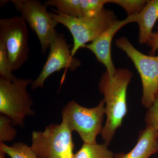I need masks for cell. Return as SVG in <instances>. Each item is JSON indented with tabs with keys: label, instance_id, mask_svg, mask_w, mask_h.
<instances>
[{
	"label": "cell",
	"instance_id": "1",
	"mask_svg": "<svg viewBox=\"0 0 158 158\" xmlns=\"http://www.w3.org/2000/svg\"><path fill=\"white\" fill-rule=\"evenodd\" d=\"M133 76L128 69L119 68L113 76L106 71L99 82L98 90L104 96L106 116L101 135L105 144L108 146L127 113V91Z\"/></svg>",
	"mask_w": 158,
	"mask_h": 158
},
{
	"label": "cell",
	"instance_id": "2",
	"mask_svg": "<svg viewBox=\"0 0 158 158\" xmlns=\"http://www.w3.org/2000/svg\"><path fill=\"white\" fill-rule=\"evenodd\" d=\"M49 12L51 16L70 31L73 39L71 55L74 56L78 50L83 48L87 43L93 42L117 20L112 10L104 9L94 17H73L62 14L56 9Z\"/></svg>",
	"mask_w": 158,
	"mask_h": 158
},
{
	"label": "cell",
	"instance_id": "3",
	"mask_svg": "<svg viewBox=\"0 0 158 158\" xmlns=\"http://www.w3.org/2000/svg\"><path fill=\"white\" fill-rule=\"evenodd\" d=\"M60 124H51L42 131L32 132L31 149L38 158H73L72 132L67 119L62 116Z\"/></svg>",
	"mask_w": 158,
	"mask_h": 158
},
{
	"label": "cell",
	"instance_id": "4",
	"mask_svg": "<svg viewBox=\"0 0 158 158\" xmlns=\"http://www.w3.org/2000/svg\"><path fill=\"white\" fill-rule=\"evenodd\" d=\"M33 81L16 77L11 81L0 79V113L11 118L13 125L24 127L26 117L35 115L27 89Z\"/></svg>",
	"mask_w": 158,
	"mask_h": 158
},
{
	"label": "cell",
	"instance_id": "5",
	"mask_svg": "<svg viewBox=\"0 0 158 158\" xmlns=\"http://www.w3.org/2000/svg\"><path fill=\"white\" fill-rule=\"evenodd\" d=\"M105 105L102 99L96 106L86 108L73 100L63 108L62 116H65L71 131L77 132L84 143L95 144L97 136L101 135L103 127Z\"/></svg>",
	"mask_w": 158,
	"mask_h": 158
},
{
	"label": "cell",
	"instance_id": "6",
	"mask_svg": "<svg viewBox=\"0 0 158 158\" xmlns=\"http://www.w3.org/2000/svg\"><path fill=\"white\" fill-rule=\"evenodd\" d=\"M115 44L126 53L140 74L142 86L141 104L148 109L153 104L158 91V56L142 53L125 37L116 40Z\"/></svg>",
	"mask_w": 158,
	"mask_h": 158
},
{
	"label": "cell",
	"instance_id": "7",
	"mask_svg": "<svg viewBox=\"0 0 158 158\" xmlns=\"http://www.w3.org/2000/svg\"><path fill=\"white\" fill-rule=\"evenodd\" d=\"M15 9L28 24L38 37L41 53H46L56 37V27L59 23L48 12L47 7L38 0H11Z\"/></svg>",
	"mask_w": 158,
	"mask_h": 158
},
{
	"label": "cell",
	"instance_id": "8",
	"mask_svg": "<svg viewBox=\"0 0 158 158\" xmlns=\"http://www.w3.org/2000/svg\"><path fill=\"white\" fill-rule=\"evenodd\" d=\"M21 16L0 19V40L6 46L12 72L19 69L29 58V32Z\"/></svg>",
	"mask_w": 158,
	"mask_h": 158
},
{
	"label": "cell",
	"instance_id": "9",
	"mask_svg": "<svg viewBox=\"0 0 158 158\" xmlns=\"http://www.w3.org/2000/svg\"><path fill=\"white\" fill-rule=\"evenodd\" d=\"M50 48V51L41 72L31 84L32 90L43 88L47 79L56 72L63 69L73 71L81 66L80 59L72 56L70 45L67 43L63 34L58 33Z\"/></svg>",
	"mask_w": 158,
	"mask_h": 158
},
{
	"label": "cell",
	"instance_id": "10",
	"mask_svg": "<svg viewBox=\"0 0 158 158\" xmlns=\"http://www.w3.org/2000/svg\"><path fill=\"white\" fill-rule=\"evenodd\" d=\"M138 17L137 14L127 16L122 20H117L97 39L90 44H86L83 47L94 54L98 61L105 65L106 71L111 76H114L117 71L111 56V44L113 37L123 26L130 23L137 22Z\"/></svg>",
	"mask_w": 158,
	"mask_h": 158
},
{
	"label": "cell",
	"instance_id": "11",
	"mask_svg": "<svg viewBox=\"0 0 158 158\" xmlns=\"http://www.w3.org/2000/svg\"><path fill=\"white\" fill-rule=\"evenodd\" d=\"M158 152V131L146 127L139 132L135 147L127 153H119L114 158H149Z\"/></svg>",
	"mask_w": 158,
	"mask_h": 158
},
{
	"label": "cell",
	"instance_id": "12",
	"mask_svg": "<svg viewBox=\"0 0 158 158\" xmlns=\"http://www.w3.org/2000/svg\"><path fill=\"white\" fill-rule=\"evenodd\" d=\"M138 15V41L140 44H146L151 37L153 28L158 19V0L147 1Z\"/></svg>",
	"mask_w": 158,
	"mask_h": 158
},
{
	"label": "cell",
	"instance_id": "13",
	"mask_svg": "<svg viewBox=\"0 0 158 158\" xmlns=\"http://www.w3.org/2000/svg\"><path fill=\"white\" fill-rule=\"evenodd\" d=\"M115 155L105 143H84L81 149L74 155L73 158H114Z\"/></svg>",
	"mask_w": 158,
	"mask_h": 158
},
{
	"label": "cell",
	"instance_id": "14",
	"mask_svg": "<svg viewBox=\"0 0 158 158\" xmlns=\"http://www.w3.org/2000/svg\"><path fill=\"white\" fill-rule=\"evenodd\" d=\"M47 7L52 6L62 14L73 17H83L81 0H48L44 3Z\"/></svg>",
	"mask_w": 158,
	"mask_h": 158
},
{
	"label": "cell",
	"instance_id": "15",
	"mask_svg": "<svg viewBox=\"0 0 158 158\" xmlns=\"http://www.w3.org/2000/svg\"><path fill=\"white\" fill-rule=\"evenodd\" d=\"M0 151L11 158H38L31 147L23 142H15L10 146L1 142Z\"/></svg>",
	"mask_w": 158,
	"mask_h": 158
},
{
	"label": "cell",
	"instance_id": "16",
	"mask_svg": "<svg viewBox=\"0 0 158 158\" xmlns=\"http://www.w3.org/2000/svg\"><path fill=\"white\" fill-rule=\"evenodd\" d=\"M81 9L83 17H94L100 14L104 6L110 0H81Z\"/></svg>",
	"mask_w": 158,
	"mask_h": 158
},
{
	"label": "cell",
	"instance_id": "17",
	"mask_svg": "<svg viewBox=\"0 0 158 158\" xmlns=\"http://www.w3.org/2000/svg\"><path fill=\"white\" fill-rule=\"evenodd\" d=\"M11 118L0 115V143L13 141L17 136L16 130L13 127Z\"/></svg>",
	"mask_w": 158,
	"mask_h": 158
},
{
	"label": "cell",
	"instance_id": "18",
	"mask_svg": "<svg viewBox=\"0 0 158 158\" xmlns=\"http://www.w3.org/2000/svg\"><path fill=\"white\" fill-rule=\"evenodd\" d=\"M12 73L8 53L4 43L0 40V79L11 81L15 77Z\"/></svg>",
	"mask_w": 158,
	"mask_h": 158
},
{
	"label": "cell",
	"instance_id": "19",
	"mask_svg": "<svg viewBox=\"0 0 158 158\" xmlns=\"http://www.w3.org/2000/svg\"><path fill=\"white\" fill-rule=\"evenodd\" d=\"M146 0H110V3H114L125 10L128 16L138 14L146 5Z\"/></svg>",
	"mask_w": 158,
	"mask_h": 158
},
{
	"label": "cell",
	"instance_id": "20",
	"mask_svg": "<svg viewBox=\"0 0 158 158\" xmlns=\"http://www.w3.org/2000/svg\"><path fill=\"white\" fill-rule=\"evenodd\" d=\"M146 127L158 131V97H156L152 106L148 109L145 118Z\"/></svg>",
	"mask_w": 158,
	"mask_h": 158
},
{
	"label": "cell",
	"instance_id": "21",
	"mask_svg": "<svg viewBox=\"0 0 158 158\" xmlns=\"http://www.w3.org/2000/svg\"><path fill=\"white\" fill-rule=\"evenodd\" d=\"M157 31L153 32L151 37L146 44L151 48L150 54L153 56L158 50V26L156 27Z\"/></svg>",
	"mask_w": 158,
	"mask_h": 158
},
{
	"label": "cell",
	"instance_id": "22",
	"mask_svg": "<svg viewBox=\"0 0 158 158\" xmlns=\"http://www.w3.org/2000/svg\"><path fill=\"white\" fill-rule=\"evenodd\" d=\"M5 153L0 151V158H5Z\"/></svg>",
	"mask_w": 158,
	"mask_h": 158
},
{
	"label": "cell",
	"instance_id": "23",
	"mask_svg": "<svg viewBox=\"0 0 158 158\" xmlns=\"http://www.w3.org/2000/svg\"><path fill=\"white\" fill-rule=\"evenodd\" d=\"M157 96L158 97V92H157Z\"/></svg>",
	"mask_w": 158,
	"mask_h": 158
}]
</instances>
